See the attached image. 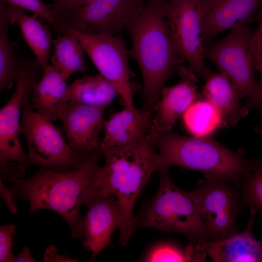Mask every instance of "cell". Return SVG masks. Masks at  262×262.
Masks as SVG:
<instances>
[{"label":"cell","instance_id":"cell-1","mask_svg":"<svg viewBox=\"0 0 262 262\" xmlns=\"http://www.w3.org/2000/svg\"><path fill=\"white\" fill-rule=\"evenodd\" d=\"M156 132L131 145L101 147L106 160L99 167L87 189L83 205L94 199L114 195L120 206L121 224L118 243L127 244L135 229L133 210L151 175L165 164L156 151Z\"/></svg>","mask_w":262,"mask_h":262},{"label":"cell","instance_id":"cell-2","mask_svg":"<svg viewBox=\"0 0 262 262\" xmlns=\"http://www.w3.org/2000/svg\"><path fill=\"white\" fill-rule=\"evenodd\" d=\"M125 29L131 40L128 54L137 62L143 80V109L154 113L166 80L184 60L175 50L161 9V0H148L129 19Z\"/></svg>","mask_w":262,"mask_h":262},{"label":"cell","instance_id":"cell-3","mask_svg":"<svg viewBox=\"0 0 262 262\" xmlns=\"http://www.w3.org/2000/svg\"><path fill=\"white\" fill-rule=\"evenodd\" d=\"M101 155L100 146L73 170L57 172L40 166L32 177L16 178L11 182L17 185L19 198L30 202L29 213L32 214L42 209L56 212L68 224L72 237L77 238L80 208L99 167Z\"/></svg>","mask_w":262,"mask_h":262},{"label":"cell","instance_id":"cell-4","mask_svg":"<svg viewBox=\"0 0 262 262\" xmlns=\"http://www.w3.org/2000/svg\"><path fill=\"white\" fill-rule=\"evenodd\" d=\"M157 149L166 165L202 173L207 179H219L238 185L256 166L210 136H184L170 131L157 132Z\"/></svg>","mask_w":262,"mask_h":262},{"label":"cell","instance_id":"cell-5","mask_svg":"<svg viewBox=\"0 0 262 262\" xmlns=\"http://www.w3.org/2000/svg\"><path fill=\"white\" fill-rule=\"evenodd\" d=\"M170 167L165 165L159 170L158 192L134 217L135 229L150 228L181 233L193 242L207 240L209 233L191 192L183 191L175 185L169 175Z\"/></svg>","mask_w":262,"mask_h":262},{"label":"cell","instance_id":"cell-6","mask_svg":"<svg viewBox=\"0 0 262 262\" xmlns=\"http://www.w3.org/2000/svg\"><path fill=\"white\" fill-rule=\"evenodd\" d=\"M44 73V69L36 59L24 58L11 98L0 111V179L10 181L23 178L30 166L28 155L23 151L19 139L23 96L33 88Z\"/></svg>","mask_w":262,"mask_h":262},{"label":"cell","instance_id":"cell-7","mask_svg":"<svg viewBox=\"0 0 262 262\" xmlns=\"http://www.w3.org/2000/svg\"><path fill=\"white\" fill-rule=\"evenodd\" d=\"M33 88L25 93L21 106L19 132L28 145L30 165H39L49 170L63 172L80 165L86 158L75 153L52 120L35 111L30 104Z\"/></svg>","mask_w":262,"mask_h":262},{"label":"cell","instance_id":"cell-8","mask_svg":"<svg viewBox=\"0 0 262 262\" xmlns=\"http://www.w3.org/2000/svg\"><path fill=\"white\" fill-rule=\"evenodd\" d=\"M252 32L246 24L240 23L222 39L205 43L204 55L227 76L237 88L241 98H245L246 106L256 108L259 84L255 71L251 50Z\"/></svg>","mask_w":262,"mask_h":262},{"label":"cell","instance_id":"cell-9","mask_svg":"<svg viewBox=\"0 0 262 262\" xmlns=\"http://www.w3.org/2000/svg\"><path fill=\"white\" fill-rule=\"evenodd\" d=\"M171 42L178 53L206 80L212 72L205 63L200 0H161Z\"/></svg>","mask_w":262,"mask_h":262},{"label":"cell","instance_id":"cell-10","mask_svg":"<svg viewBox=\"0 0 262 262\" xmlns=\"http://www.w3.org/2000/svg\"><path fill=\"white\" fill-rule=\"evenodd\" d=\"M55 24L58 33L66 31L78 38L99 74L116 89L125 106L135 108L127 58L128 53L123 39L115 35L82 33L68 27L57 18Z\"/></svg>","mask_w":262,"mask_h":262},{"label":"cell","instance_id":"cell-11","mask_svg":"<svg viewBox=\"0 0 262 262\" xmlns=\"http://www.w3.org/2000/svg\"><path fill=\"white\" fill-rule=\"evenodd\" d=\"M230 181L205 178L191 192L210 240H219L237 233L236 218L240 195Z\"/></svg>","mask_w":262,"mask_h":262},{"label":"cell","instance_id":"cell-12","mask_svg":"<svg viewBox=\"0 0 262 262\" xmlns=\"http://www.w3.org/2000/svg\"><path fill=\"white\" fill-rule=\"evenodd\" d=\"M142 4L135 0H94L56 18L82 33L115 35L126 28Z\"/></svg>","mask_w":262,"mask_h":262},{"label":"cell","instance_id":"cell-13","mask_svg":"<svg viewBox=\"0 0 262 262\" xmlns=\"http://www.w3.org/2000/svg\"><path fill=\"white\" fill-rule=\"evenodd\" d=\"M86 206L87 211L79 221L77 238L83 239L84 248L92 252L94 259L110 244L113 234L119 229L121 213L114 195L94 199Z\"/></svg>","mask_w":262,"mask_h":262},{"label":"cell","instance_id":"cell-14","mask_svg":"<svg viewBox=\"0 0 262 262\" xmlns=\"http://www.w3.org/2000/svg\"><path fill=\"white\" fill-rule=\"evenodd\" d=\"M106 107L68 103L61 120L72 150L86 158L100 146L98 135L104 126Z\"/></svg>","mask_w":262,"mask_h":262},{"label":"cell","instance_id":"cell-15","mask_svg":"<svg viewBox=\"0 0 262 262\" xmlns=\"http://www.w3.org/2000/svg\"><path fill=\"white\" fill-rule=\"evenodd\" d=\"M178 72L179 82L162 89L152 119V128L156 132L170 131L197 97V78L194 69L182 65Z\"/></svg>","mask_w":262,"mask_h":262},{"label":"cell","instance_id":"cell-16","mask_svg":"<svg viewBox=\"0 0 262 262\" xmlns=\"http://www.w3.org/2000/svg\"><path fill=\"white\" fill-rule=\"evenodd\" d=\"M205 43L240 23L254 17L262 0H200Z\"/></svg>","mask_w":262,"mask_h":262},{"label":"cell","instance_id":"cell-17","mask_svg":"<svg viewBox=\"0 0 262 262\" xmlns=\"http://www.w3.org/2000/svg\"><path fill=\"white\" fill-rule=\"evenodd\" d=\"M250 216L245 229L219 240H200L202 247L213 262H262V239H255L252 231L258 210L250 206Z\"/></svg>","mask_w":262,"mask_h":262},{"label":"cell","instance_id":"cell-18","mask_svg":"<svg viewBox=\"0 0 262 262\" xmlns=\"http://www.w3.org/2000/svg\"><path fill=\"white\" fill-rule=\"evenodd\" d=\"M151 114L136 108L125 107L105 121L101 147H117L137 143L154 130Z\"/></svg>","mask_w":262,"mask_h":262},{"label":"cell","instance_id":"cell-19","mask_svg":"<svg viewBox=\"0 0 262 262\" xmlns=\"http://www.w3.org/2000/svg\"><path fill=\"white\" fill-rule=\"evenodd\" d=\"M67 80L48 64L44 73L33 89L30 98L32 108L52 120H61L67 105Z\"/></svg>","mask_w":262,"mask_h":262},{"label":"cell","instance_id":"cell-20","mask_svg":"<svg viewBox=\"0 0 262 262\" xmlns=\"http://www.w3.org/2000/svg\"><path fill=\"white\" fill-rule=\"evenodd\" d=\"M203 96L218 110L222 127L235 126L247 113L248 108L240 104L241 97L235 85L220 72L210 74L203 86Z\"/></svg>","mask_w":262,"mask_h":262},{"label":"cell","instance_id":"cell-21","mask_svg":"<svg viewBox=\"0 0 262 262\" xmlns=\"http://www.w3.org/2000/svg\"><path fill=\"white\" fill-rule=\"evenodd\" d=\"M4 1L13 24H18L26 42L44 69L52 44L48 27L34 16H29L23 8Z\"/></svg>","mask_w":262,"mask_h":262},{"label":"cell","instance_id":"cell-22","mask_svg":"<svg viewBox=\"0 0 262 262\" xmlns=\"http://www.w3.org/2000/svg\"><path fill=\"white\" fill-rule=\"evenodd\" d=\"M119 96L115 86L100 74L76 79L68 86L67 103L106 107Z\"/></svg>","mask_w":262,"mask_h":262},{"label":"cell","instance_id":"cell-23","mask_svg":"<svg viewBox=\"0 0 262 262\" xmlns=\"http://www.w3.org/2000/svg\"><path fill=\"white\" fill-rule=\"evenodd\" d=\"M13 24L4 0H0V91L11 89L16 82L24 57L17 51L9 38V28Z\"/></svg>","mask_w":262,"mask_h":262},{"label":"cell","instance_id":"cell-24","mask_svg":"<svg viewBox=\"0 0 262 262\" xmlns=\"http://www.w3.org/2000/svg\"><path fill=\"white\" fill-rule=\"evenodd\" d=\"M52 39L54 52L50 57L51 65L66 80L77 72L88 69L84 57V50L78 38L66 31Z\"/></svg>","mask_w":262,"mask_h":262},{"label":"cell","instance_id":"cell-25","mask_svg":"<svg viewBox=\"0 0 262 262\" xmlns=\"http://www.w3.org/2000/svg\"><path fill=\"white\" fill-rule=\"evenodd\" d=\"M182 116L184 127L194 136H210L222 127L219 112L203 96L197 97Z\"/></svg>","mask_w":262,"mask_h":262},{"label":"cell","instance_id":"cell-26","mask_svg":"<svg viewBox=\"0 0 262 262\" xmlns=\"http://www.w3.org/2000/svg\"><path fill=\"white\" fill-rule=\"evenodd\" d=\"M240 194L246 205L253 206L262 211V159L240 181Z\"/></svg>","mask_w":262,"mask_h":262},{"label":"cell","instance_id":"cell-27","mask_svg":"<svg viewBox=\"0 0 262 262\" xmlns=\"http://www.w3.org/2000/svg\"><path fill=\"white\" fill-rule=\"evenodd\" d=\"M146 262H191L187 250L177 245L162 242L153 246L144 258Z\"/></svg>","mask_w":262,"mask_h":262},{"label":"cell","instance_id":"cell-28","mask_svg":"<svg viewBox=\"0 0 262 262\" xmlns=\"http://www.w3.org/2000/svg\"><path fill=\"white\" fill-rule=\"evenodd\" d=\"M251 50L254 68L260 72V80L257 104L256 108L262 113V13L257 28L251 36Z\"/></svg>","mask_w":262,"mask_h":262},{"label":"cell","instance_id":"cell-29","mask_svg":"<svg viewBox=\"0 0 262 262\" xmlns=\"http://www.w3.org/2000/svg\"><path fill=\"white\" fill-rule=\"evenodd\" d=\"M7 2L32 12L36 17L40 16L51 24L55 30V19L49 5L42 0H4Z\"/></svg>","mask_w":262,"mask_h":262},{"label":"cell","instance_id":"cell-30","mask_svg":"<svg viewBox=\"0 0 262 262\" xmlns=\"http://www.w3.org/2000/svg\"><path fill=\"white\" fill-rule=\"evenodd\" d=\"M17 233L16 225L10 224L0 227V262H14L12 253L14 246V237Z\"/></svg>","mask_w":262,"mask_h":262},{"label":"cell","instance_id":"cell-31","mask_svg":"<svg viewBox=\"0 0 262 262\" xmlns=\"http://www.w3.org/2000/svg\"><path fill=\"white\" fill-rule=\"evenodd\" d=\"M94 0H57L49 4L55 18H60L70 10L86 4Z\"/></svg>","mask_w":262,"mask_h":262},{"label":"cell","instance_id":"cell-32","mask_svg":"<svg viewBox=\"0 0 262 262\" xmlns=\"http://www.w3.org/2000/svg\"><path fill=\"white\" fill-rule=\"evenodd\" d=\"M12 188L6 187L0 179V196L1 199L8 207L12 213H15L17 210V206L15 198L18 194V187L16 183Z\"/></svg>","mask_w":262,"mask_h":262},{"label":"cell","instance_id":"cell-33","mask_svg":"<svg viewBox=\"0 0 262 262\" xmlns=\"http://www.w3.org/2000/svg\"><path fill=\"white\" fill-rule=\"evenodd\" d=\"M43 257L45 262H78L76 259L60 255L57 252V248L53 245L50 246L46 248Z\"/></svg>","mask_w":262,"mask_h":262},{"label":"cell","instance_id":"cell-34","mask_svg":"<svg viewBox=\"0 0 262 262\" xmlns=\"http://www.w3.org/2000/svg\"><path fill=\"white\" fill-rule=\"evenodd\" d=\"M14 262H35L36 261L31 255L29 248L27 246H24L21 252L15 256Z\"/></svg>","mask_w":262,"mask_h":262},{"label":"cell","instance_id":"cell-35","mask_svg":"<svg viewBox=\"0 0 262 262\" xmlns=\"http://www.w3.org/2000/svg\"><path fill=\"white\" fill-rule=\"evenodd\" d=\"M146 0H135V1L140 4L143 3L144 1Z\"/></svg>","mask_w":262,"mask_h":262},{"label":"cell","instance_id":"cell-36","mask_svg":"<svg viewBox=\"0 0 262 262\" xmlns=\"http://www.w3.org/2000/svg\"><path fill=\"white\" fill-rule=\"evenodd\" d=\"M55 0H54V1H55Z\"/></svg>","mask_w":262,"mask_h":262}]
</instances>
